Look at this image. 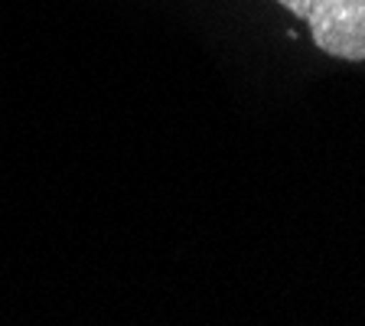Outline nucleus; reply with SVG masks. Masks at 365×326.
Segmentation results:
<instances>
[{"mask_svg": "<svg viewBox=\"0 0 365 326\" xmlns=\"http://www.w3.org/2000/svg\"><path fill=\"white\" fill-rule=\"evenodd\" d=\"M310 23L323 53L346 62H365V0H277Z\"/></svg>", "mask_w": 365, "mask_h": 326, "instance_id": "obj_1", "label": "nucleus"}]
</instances>
